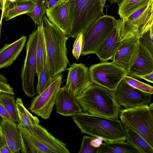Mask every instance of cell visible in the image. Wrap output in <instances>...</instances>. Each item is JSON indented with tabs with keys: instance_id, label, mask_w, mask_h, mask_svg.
<instances>
[{
	"instance_id": "6da1fadb",
	"label": "cell",
	"mask_w": 153,
	"mask_h": 153,
	"mask_svg": "<svg viewBox=\"0 0 153 153\" xmlns=\"http://www.w3.org/2000/svg\"><path fill=\"white\" fill-rule=\"evenodd\" d=\"M76 99L84 112L118 119L121 107L117 104L112 91L92 83Z\"/></svg>"
},
{
	"instance_id": "7a4b0ae2",
	"label": "cell",
	"mask_w": 153,
	"mask_h": 153,
	"mask_svg": "<svg viewBox=\"0 0 153 153\" xmlns=\"http://www.w3.org/2000/svg\"><path fill=\"white\" fill-rule=\"evenodd\" d=\"M48 69L52 77L66 69L69 63L67 56V36L51 22L46 15L42 19Z\"/></svg>"
},
{
	"instance_id": "3957f363",
	"label": "cell",
	"mask_w": 153,
	"mask_h": 153,
	"mask_svg": "<svg viewBox=\"0 0 153 153\" xmlns=\"http://www.w3.org/2000/svg\"><path fill=\"white\" fill-rule=\"evenodd\" d=\"M71 117L82 133L100 138L105 142L126 140L123 125L118 119L82 112Z\"/></svg>"
},
{
	"instance_id": "277c9868",
	"label": "cell",
	"mask_w": 153,
	"mask_h": 153,
	"mask_svg": "<svg viewBox=\"0 0 153 153\" xmlns=\"http://www.w3.org/2000/svg\"><path fill=\"white\" fill-rule=\"evenodd\" d=\"M22 153H69L66 144L39 124L29 133L19 123Z\"/></svg>"
},
{
	"instance_id": "5b68a950",
	"label": "cell",
	"mask_w": 153,
	"mask_h": 153,
	"mask_svg": "<svg viewBox=\"0 0 153 153\" xmlns=\"http://www.w3.org/2000/svg\"><path fill=\"white\" fill-rule=\"evenodd\" d=\"M123 126L135 132L153 147V104L120 110Z\"/></svg>"
},
{
	"instance_id": "8992f818",
	"label": "cell",
	"mask_w": 153,
	"mask_h": 153,
	"mask_svg": "<svg viewBox=\"0 0 153 153\" xmlns=\"http://www.w3.org/2000/svg\"><path fill=\"white\" fill-rule=\"evenodd\" d=\"M117 41L134 38L139 39L153 26V0L123 19L117 20Z\"/></svg>"
},
{
	"instance_id": "52a82bcc",
	"label": "cell",
	"mask_w": 153,
	"mask_h": 153,
	"mask_svg": "<svg viewBox=\"0 0 153 153\" xmlns=\"http://www.w3.org/2000/svg\"><path fill=\"white\" fill-rule=\"evenodd\" d=\"M73 3V19L71 31L67 36L76 38L83 34L102 16L100 0H71Z\"/></svg>"
},
{
	"instance_id": "ba28073f",
	"label": "cell",
	"mask_w": 153,
	"mask_h": 153,
	"mask_svg": "<svg viewBox=\"0 0 153 153\" xmlns=\"http://www.w3.org/2000/svg\"><path fill=\"white\" fill-rule=\"evenodd\" d=\"M117 24L113 16L104 15L100 17L83 34V44L81 55L94 53L98 46L109 35Z\"/></svg>"
},
{
	"instance_id": "9c48e42d",
	"label": "cell",
	"mask_w": 153,
	"mask_h": 153,
	"mask_svg": "<svg viewBox=\"0 0 153 153\" xmlns=\"http://www.w3.org/2000/svg\"><path fill=\"white\" fill-rule=\"evenodd\" d=\"M92 83L114 91L127 75V71L113 62H104L91 65L88 69Z\"/></svg>"
},
{
	"instance_id": "30bf717a",
	"label": "cell",
	"mask_w": 153,
	"mask_h": 153,
	"mask_svg": "<svg viewBox=\"0 0 153 153\" xmlns=\"http://www.w3.org/2000/svg\"><path fill=\"white\" fill-rule=\"evenodd\" d=\"M37 30L29 36L26 45V54L21 70V77L24 92L29 97L36 94L34 87V77L37 71L36 56Z\"/></svg>"
},
{
	"instance_id": "8fae6325",
	"label": "cell",
	"mask_w": 153,
	"mask_h": 153,
	"mask_svg": "<svg viewBox=\"0 0 153 153\" xmlns=\"http://www.w3.org/2000/svg\"><path fill=\"white\" fill-rule=\"evenodd\" d=\"M62 75L59 74L53 77L51 84L41 94L32 100L29 109L32 112L46 120L49 118L57 94L62 83Z\"/></svg>"
},
{
	"instance_id": "7c38bea8",
	"label": "cell",
	"mask_w": 153,
	"mask_h": 153,
	"mask_svg": "<svg viewBox=\"0 0 153 153\" xmlns=\"http://www.w3.org/2000/svg\"><path fill=\"white\" fill-rule=\"evenodd\" d=\"M114 92L117 105L125 109L149 105L152 95L130 85L124 78L120 82Z\"/></svg>"
},
{
	"instance_id": "4fadbf2b",
	"label": "cell",
	"mask_w": 153,
	"mask_h": 153,
	"mask_svg": "<svg viewBox=\"0 0 153 153\" xmlns=\"http://www.w3.org/2000/svg\"><path fill=\"white\" fill-rule=\"evenodd\" d=\"M66 69L68 72L65 85L71 95L76 98L92 83L88 68L84 64L74 63Z\"/></svg>"
},
{
	"instance_id": "5bb4252c",
	"label": "cell",
	"mask_w": 153,
	"mask_h": 153,
	"mask_svg": "<svg viewBox=\"0 0 153 153\" xmlns=\"http://www.w3.org/2000/svg\"><path fill=\"white\" fill-rule=\"evenodd\" d=\"M49 20L68 36L70 33L73 19V3L71 0H62L52 8H47Z\"/></svg>"
},
{
	"instance_id": "9a60e30c",
	"label": "cell",
	"mask_w": 153,
	"mask_h": 153,
	"mask_svg": "<svg viewBox=\"0 0 153 153\" xmlns=\"http://www.w3.org/2000/svg\"><path fill=\"white\" fill-rule=\"evenodd\" d=\"M153 72V56L138 40L136 49L127 71V75L135 78Z\"/></svg>"
},
{
	"instance_id": "2e32d148",
	"label": "cell",
	"mask_w": 153,
	"mask_h": 153,
	"mask_svg": "<svg viewBox=\"0 0 153 153\" xmlns=\"http://www.w3.org/2000/svg\"><path fill=\"white\" fill-rule=\"evenodd\" d=\"M55 105L57 113L65 116L72 117L82 112L76 98L71 95L65 85L60 88Z\"/></svg>"
},
{
	"instance_id": "e0dca14e",
	"label": "cell",
	"mask_w": 153,
	"mask_h": 153,
	"mask_svg": "<svg viewBox=\"0 0 153 153\" xmlns=\"http://www.w3.org/2000/svg\"><path fill=\"white\" fill-rule=\"evenodd\" d=\"M138 40V39L132 38L120 42L112 59V62L127 71L136 49Z\"/></svg>"
},
{
	"instance_id": "ac0fdd59",
	"label": "cell",
	"mask_w": 153,
	"mask_h": 153,
	"mask_svg": "<svg viewBox=\"0 0 153 153\" xmlns=\"http://www.w3.org/2000/svg\"><path fill=\"white\" fill-rule=\"evenodd\" d=\"M27 39L23 35L13 43L4 44L0 50V69L12 64L22 51Z\"/></svg>"
},
{
	"instance_id": "d6986e66",
	"label": "cell",
	"mask_w": 153,
	"mask_h": 153,
	"mask_svg": "<svg viewBox=\"0 0 153 153\" xmlns=\"http://www.w3.org/2000/svg\"><path fill=\"white\" fill-rule=\"evenodd\" d=\"M17 124L12 120L1 118L0 124L11 153H19L22 149L20 132Z\"/></svg>"
},
{
	"instance_id": "ffe728a7",
	"label": "cell",
	"mask_w": 153,
	"mask_h": 153,
	"mask_svg": "<svg viewBox=\"0 0 153 153\" xmlns=\"http://www.w3.org/2000/svg\"><path fill=\"white\" fill-rule=\"evenodd\" d=\"M35 3L33 0H7L2 10L1 19L7 21L18 16L27 14L33 10Z\"/></svg>"
},
{
	"instance_id": "44dd1931",
	"label": "cell",
	"mask_w": 153,
	"mask_h": 153,
	"mask_svg": "<svg viewBox=\"0 0 153 153\" xmlns=\"http://www.w3.org/2000/svg\"><path fill=\"white\" fill-rule=\"evenodd\" d=\"M118 32L116 26L109 35L98 46L95 51L100 60L103 62L112 59L120 42L117 41Z\"/></svg>"
},
{
	"instance_id": "7402d4cb",
	"label": "cell",
	"mask_w": 153,
	"mask_h": 153,
	"mask_svg": "<svg viewBox=\"0 0 153 153\" xmlns=\"http://www.w3.org/2000/svg\"><path fill=\"white\" fill-rule=\"evenodd\" d=\"M16 103L19 118L18 123L30 133L34 127L39 124L40 121L37 117L33 116L26 108L20 98H16Z\"/></svg>"
},
{
	"instance_id": "603a6c76",
	"label": "cell",
	"mask_w": 153,
	"mask_h": 153,
	"mask_svg": "<svg viewBox=\"0 0 153 153\" xmlns=\"http://www.w3.org/2000/svg\"><path fill=\"white\" fill-rule=\"evenodd\" d=\"M139 153L137 149L127 142L115 141L102 143L97 153Z\"/></svg>"
},
{
	"instance_id": "cb8c5ba5",
	"label": "cell",
	"mask_w": 153,
	"mask_h": 153,
	"mask_svg": "<svg viewBox=\"0 0 153 153\" xmlns=\"http://www.w3.org/2000/svg\"><path fill=\"white\" fill-rule=\"evenodd\" d=\"M37 30L38 35L36 51V74L38 78L45 65L47 56L42 23L38 25Z\"/></svg>"
},
{
	"instance_id": "d4e9b609",
	"label": "cell",
	"mask_w": 153,
	"mask_h": 153,
	"mask_svg": "<svg viewBox=\"0 0 153 153\" xmlns=\"http://www.w3.org/2000/svg\"><path fill=\"white\" fill-rule=\"evenodd\" d=\"M127 142L136 148L139 153H153V147L135 132L123 126Z\"/></svg>"
},
{
	"instance_id": "484cf974",
	"label": "cell",
	"mask_w": 153,
	"mask_h": 153,
	"mask_svg": "<svg viewBox=\"0 0 153 153\" xmlns=\"http://www.w3.org/2000/svg\"><path fill=\"white\" fill-rule=\"evenodd\" d=\"M152 0H121L118 4V14L123 19L148 4Z\"/></svg>"
},
{
	"instance_id": "4316f807",
	"label": "cell",
	"mask_w": 153,
	"mask_h": 153,
	"mask_svg": "<svg viewBox=\"0 0 153 153\" xmlns=\"http://www.w3.org/2000/svg\"><path fill=\"white\" fill-rule=\"evenodd\" d=\"M0 101L9 114L12 120L18 123L19 118L14 96L13 95L1 92Z\"/></svg>"
},
{
	"instance_id": "83f0119b",
	"label": "cell",
	"mask_w": 153,
	"mask_h": 153,
	"mask_svg": "<svg viewBox=\"0 0 153 153\" xmlns=\"http://www.w3.org/2000/svg\"><path fill=\"white\" fill-rule=\"evenodd\" d=\"M101 138L86 135L83 136L79 153H97V148L102 143Z\"/></svg>"
},
{
	"instance_id": "f1b7e54d",
	"label": "cell",
	"mask_w": 153,
	"mask_h": 153,
	"mask_svg": "<svg viewBox=\"0 0 153 153\" xmlns=\"http://www.w3.org/2000/svg\"><path fill=\"white\" fill-rule=\"evenodd\" d=\"M35 4L32 11L27 14L37 25L42 23V19L45 15L47 6L46 0H33Z\"/></svg>"
},
{
	"instance_id": "f546056e",
	"label": "cell",
	"mask_w": 153,
	"mask_h": 153,
	"mask_svg": "<svg viewBox=\"0 0 153 153\" xmlns=\"http://www.w3.org/2000/svg\"><path fill=\"white\" fill-rule=\"evenodd\" d=\"M53 77L48 69L46 60L43 68L38 78V82L36 88L38 94H41L50 86L52 82Z\"/></svg>"
},
{
	"instance_id": "4dcf8cb0",
	"label": "cell",
	"mask_w": 153,
	"mask_h": 153,
	"mask_svg": "<svg viewBox=\"0 0 153 153\" xmlns=\"http://www.w3.org/2000/svg\"><path fill=\"white\" fill-rule=\"evenodd\" d=\"M126 81L133 87L146 92L153 94V87L149 84L141 82L136 78L126 75L124 77Z\"/></svg>"
},
{
	"instance_id": "1f68e13d",
	"label": "cell",
	"mask_w": 153,
	"mask_h": 153,
	"mask_svg": "<svg viewBox=\"0 0 153 153\" xmlns=\"http://www.w3.org/2000/svg\"><path fill=\"white\" fill-rule=\"evenodd\" d=\"M138 40L140 43L153 56V26L140 37Z\"/></svg>"
},
{
	"instance_id": "d6a6232c",
	"label": "cell",
	"mask_w": 153,
	"mask_h": 153,
	"mask_svg": "<svg viewBox=\"0 0 153 153\" xmlns=\"http://www.w3.org/2000/svg\"><path fill=\"white\" fill-rule=\"evenodd\" d=\"M83 38V34L80 33L76 38L73 45L72 53L77 59H79L81 55L82 47Z\"/></svg>"
},
{
	"instance_id": "836d02e7",
	"label": "cell",
	"mask_w": 153,
	"mask_h": 153,
	"mask_svg": "<svg viewBox=\"0 0 153 153\" xmlns=\"http://www.w3.org/2000/svg\"><path fill=\"white\" fill-rule=\"evenodd\" d=\"M0 91L1 92L14 95V93L13 89L9 84L0 81Z\"/></svg>"
},
{
	"instance_id": "e575fe53",
	"label": "cell",
	"mask_w": 153,
	"mask_h": 153,
	"mask_svg": "<svg viewBox=\"0 0 153 153\" xmlns=\"http://www.w3.org/2000/svg\"><path fill=\"white\" fill-rule=\"evenodd\" d=\"M0 116L2 117L11 120V117L8 111L0 101Z\"/></svg>"
},
{
	"instance_id": "d590c367",
	"label": "cell",
	"mask_w": 153,
	"mask_h": 153,
	"mask_svg": "<svg viewBox=\"0 0 153 153\" xmlns=\"http://www.w3.org/2000/svg\"><path fill=\"white\" fill-rule=\"evenodd\" d=\"M1 121L0 119V148L7 144L5 137L0 124Z\"/></svg>"
},
{
	"instance_id": "8d00e7d4",
	"label": "cell",
	"mask_w": 153,
	"mask_h": 153,
	"mask_svg": "<svg viewBox=\"0 0 153 153\" xmlns=\"http://www.w3.org/2000/svg\"><path fill=\"white\" fill-rule=\"evenodd\" d=\"M62 0H46L47 8L50 9L54 7L60 2Z\"/></svg>"
},
{
	"instance_id": "74e56055",
	"label": "cell",
	"mask_w": 153,
	"mask_h": 153,
	"mask_svg": "<svg viewBox=\"0 0 153 153\" xmlns=\"http://www.w3.org/2000/svg\"><path fill=\"white\" fill-rule=\"evenodd\" d=\"M138 78L143 79L149 82L153 83V72L145 75L140 76L138 77Z\"/></svg>"
},
{
	"instance_id": "f35d334b",
	"label": "cell",
	"mask_w": 153,
	"mask_h": 153,
	"mask_svg": "<svg viewBox=\"0 0 153 153\" xmlns=\"http://www.w3.org/2000/svg\"><path fill=\"white\" fill-rule=\"evenodd\" d=\"M0 153H11L10 149L7 144L0 148Z\"/></svg>"
},
{
	"instance_id": "ab89813d",
	"label": "cell",
	"mask_w": 153,
	"mask_h": 153,
	"mask_svg": "<svg viewBox=\"0 0 153 153\" xmlns=\"http://www.w3.org/2000/svg\"><path fill=\"white\" fill-rule=\"evenodd\" d=\"M106 0H100V5L101 6V10L102 12H103L104 7L105 5V1Z\"/></svg>"
},
{
	"instance_id": "60d3db41",
	"label": "cell",
	"mask_w": 153,
	"mask_h": 153,
	"mask_svg": "<svg viewBox=\"0 0 153 153\" xmlns=\"http://www.w3.org/2000/svg\"><path fill=\"white\" fill-rule=\"evenodd\" d=\"M0 81L5 83H7V79L2 75L0 74Z\"/></svg>"
},
{
	"instance_id": "b9f144b4",
	"label": "cell",
	"mask_w": 153,
	"mask_h": 153,
	"mask_svg": "<svg viewBox=\"0 0 153 153\" xmlns=\"http://www.w3.org/2000/svg\"><path fill=\"white\" fill-rule=\"evenodd\" d=\"M108 1L111 3V4H113L117 3L118 4L120 1L121 0H108Z\"/></svg>"
},
{
	"instance_id": "7bdbcfd3",
	"label": "cell",
	"mask_w": 153,
	"mask_h": 153,
	"mask_svg": "<svg viewBox=\"0 0 153 153\" xmlns=\"http://www.w3.org/2000/svg\"><path fill=\"white\" fill-rule=\"evenodd\" d=\"M0 9L1 10H2L3 9V7L1 3L0 0Z\"/></svg>"
},
{
	"instance_id": "ee69618b",
	"label": "cell",
	"mask_w": 153,
	"mask_h": 153,
	"mask_svg": "<svg viewBox=\"0 0 153 153\" xmlns=\"http://www.w3.org/2000/svg\"><path fill=\"white\" fill-rule=\"evenodd\" d=\"M7 0H3V7L6 1Z\"/></svg>"
},
{
	"instance_id": "f6af8a7d",
	"label": "cell",
	"mask_w": 153,
	"mask_h": 153,
	"mask_svg": "<svg viewBox=\"0 0 153 153\" xmlns=\"http://www.w3.org/2000/svg\"><path fill=\"white\" fill-rule=\"evenodd\" d=\"M0 0V1H1V4L2 6V7H3V0Z\"/></svg>"
},
{
	"instance_id": "bcb514c9",
	"label": "cell",
	"mask_w": 153,
	"mask_h": 153,
	"mask_svg": "<svg viewBox=\"0 0 153 153\" xmlns=\"http://www.w3.org/2000/svg\"><path fill=\"white\" fill-rule=\"evenodd\" d=\"M8 0L10 1H11L13 2V1H16V0Z\"/></svg>"
},
{
	"instance_id": "7dc6e473",
	"label": "cell",
	"mask_w": 153,
	"mask_h": 153,
	"mask_svg": "<svg viewBox=\"0 0 153 153\" xmlns=\"http://www.w3.org/2000/svg\"></svg>"
},
{
	"instance_id": "c3c4849f",
	"label": "cell",
	"mask_w": 153,
	"mask_h": 153,
	"mask_svg": "<svg viewBox=\"0 0 153 153\" xmlns=\"http://www.w3.org/2000/svg\"><path fill=\"white\" fill-rule=\"evenodd\" d=\"M1 92V91H0V94Z\"/></svg>"
}]
</instances>
